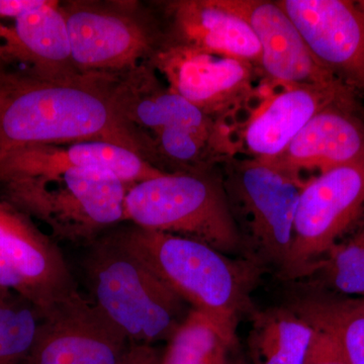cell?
I'll list each match as a JSON object with an SVG mask.
<instances>
[{
  "label": "cell",
  "mask_w": 364,
  "mask_h": 364,
  "mask_svg": "<svg viewBox=\"0 0 364 364\" xmlns=\"http://www.w3.org/2000/svg\"><path fill=\"white\" fill-rule=\"evenodd\" d=\"M26 364H119L130 342L78 291L38 314Z\"/></svg>",
  "instance_id": "10"
},
{
  "label": "cell",
  "mask_w": 364,
  "mask_h": 364,
  "mask_svg": "<svg viewBox=\"0 0 364 364\" xmlns=\"http://www.w3.org/2000/svg\"><path fill=\"white\" fill-rule=\"evenodd\" d=\"M364 153V104L347 100L318 112L279 155L264 160L289 176H318Z\"/></svg>",
  "instance_id": "13"
},
{
  "label": "cell",
  "mask_w": 364,
  "mask_h": 364,
  "mask_svg": "<svg viewBox=\"0 0 364 364\" xmlns=\"http://www.w3.org/2000/svg\"><path fill=\"white\" fill-rule=\"evenodd\" d=\"M303 364H348L334 340L325 333L314 329Z\"/></svg>",
  "instance_id": "25"
},
{
  "label": "cell",
  "mask_w": 364,
  "mask_h": 364,
  "mask_svg": "<svg viewBox=\"0 0 364 364\" xmlns=\"http://www.w3.org/2000/svg\"><path fill=\"white\" fill-rule=\"evenodd\" d=\"M38 325L39 316L31 304L0 289V364H26Z\"/></svg>",
  "instance_id": "24"
},
{
  "label": "cell",
  "mask_w": 364,
  "mask_h": 364,
  "mask_svg": "<svg viewBox=\"0 0 364 364\" xmlns=\"http://www.w3.org/2000/svg\"><path fill=\"white\" fill-rule=\"evenodd\" d=\"M314 56L364 104V0H277Z\"/></svg>",
  "instance_id": "12"
},
{
  "label": "cell",
  "mask_w": 364,
  "mask_h": 364,
  "mask_svg": "<svg viewBox=\"0 0 364 364\" xmlns=\"http://www.w3.org/2000/svg\"><path fill=\"white\" fill-rule=\"evenodd\" d=\"M48 0H0V20H16L37 11Z\"/></svg>",
  "instance_id": "26"
},
{
  "label": "cell",
  "mask_w": 364,
  "mask_h": 364,
  "mask_svg": "<svg viewBox=\"0 0 364 364\" xmlns=\"http://www.w3.org/2000/svg\"><path fill=\"white\" fill-rule=\"evenodd\" d=\"M119 76L26 79L0 107V159L30 146L105 141L152 163L149 140L117 104Z\"/></svg>",
  "instance_id": "1"
},
{
  "label": "cell",
  "mask_w": 364,
  "mask_h": 364,
  "mask_svg": "<svg viewBox=\"0 0 364 364\" xmlns=\"http://www.w3.org/2000/svg\"><path fill=\"white\" fill-rule=\"evenodd\" d=\"M167 342L160 364H228L232 350L214 324L193 309Z\"/></svg>",
  "instance_id": "23"
},
{
  "label": "cell",
  "mask_w": 364,
  "mask_h": 364,
  "mask_svg": "<svg viewBox=\"0 0 364 364\" xmlns=\"http://www.w3.org/2000/svg\"><path fill=\"white\" fill-rule=\"evenodd\" d=\"M301 289L287 306L331 337L348 364H364V298Z\"/></svg>",
  "instance_id": "20"
},
{
  "label": "cell",
  "mask_w": 364,
  "mask_h": 364,
  "mask_svg": "<svg viewBox=\"0 0 364 364\" xmlns=\"http://www.w3.org/2000/svg\"><path fill=\"white\" fill-rule=\"evenodd\" d=\"M232 364H248V363H246V361L244 360V359L239 358V359H237L236 361H234V363Z\"/></svg>",
  "instance_id": "29"
},
{
  "label": "cell",
  "mask_w": 364,
  "mask_h": 364,
  "mask_svg": "<svg viewBox=\"0 0 364 364\" xmlns=\"http://www.w3.org/2000/svg\"><path fill=\"white\" fill-rule=\"evenodd\" d=\"M131 184L97 169H67L0 181L1 200L44 223L53 238L88 245L124 222Z\"/></svg>",
  "instance_id": "4"
},
{
  "label": "cell",
  "mask_w": 364,
  "mask_h": 364,
  "mask_svg": "<svg viewBox=\"0 0 364 364\" xmlns=\"http://www.w3.org/2000/svg\"><path fill=\"white\" fill-rule=\"evenodd\" d=\"M117 100L124 117L150 141L151 149L177 136L196 135L214 141L235 157L229 129L163 86L148 62L119 76Z\"/></svg>",
  "instance_id": "11"
},
{
  "label": "cell",
  "mask_w": 364,
  "mask_h": 364,
  "mask_svg": "<svg viewBox=\"0 0 364 364\" xmlns=\"http://www.w3.org/2000/svg\"><path fill=\"white\" fill-rule=\"evenodd\" d=\"M112 233L191 309L210 321L232 350L241 318L256 310L252 293L264 269L207 244L131 224Z\"/></svg>",
  "instance_id": "2"
},
{
  "label": "cell",
  "mask_w": 364,
  "mask_h": 364,
  "mask_svg": "<svg viewBox=\"0 0 364 364\" xmlns=\"http://www.w3.org/2000/svg\"><path fill=\"white\" fill-rule=\"evenodd\" d=\"M293 284L314 291L364 298V224L335 244Z\"/></svg>",
  "instance_id": "22"
},
{
  "label": "cell",
  "mask_w": 364,
  "mask_h": 364,
  "mask_svg": "<svg viewBox=\"0 0 364 364\" xmlns=\"http://www.w3.org/2000/svg\"><path fill=\"white\" fill-rule=\"evenodd\" d=\"M67 169L102 170L131 186L167 173L124 146L105 141H80L14 151L0 159V181Z\"/></svg>",
  "instance_id": "16"
},
{
  "label": "cell",
  "mask_w": 364,
  "mask_h": 364,
  "mask_svg": "<svg viewBox=\"0 0 364 364\" xmlns=\"http://www.w3.org/2000/svg\"><path fill=\"white\" fill-rule=\"evenodd\" d=\"M26 79L28 78L0 67V107Z\"/></svg>",
  "instance_id": "28"
},
{
  "label": "cell",
  "mask_w": 364,
  "mask_h": 364,
  "mask_svg": "<svg viewBox=\"0 0 364 364\" xmlns=\"http://www.w3.org/2000/svg\"><path fill=\"white\" fill-rule=\"evenodd\" d=\"M88 247L85 260L90 301L130 344L168 341L189 311L112 231Z\"/></svg>",
  "instance_id": "3"
},
{
  "label": "cell",
  "mask_w": 364,
  "mask_h": 364,
  "mask_svg": "<svg viewBox=\"0 0 364 364\" xmlns=\"http://www.w3.org/2000/svg\"><path fill=\"white\" fill-rule=\"evenodd\" d=\"M248 348L252 364H303L314 328L287 306L255 310Z\"/></svg>",
  "instance_id": "21"
},
{
  "label": "cell",
  "mask_w": 364,
  "mask_h": 364,
  "mask_svg": "<svg viewBox=\"0 0 364 364\" xmlns=\"http://www.w3.org/2000/svg\"><path fill=\"white\" fill-rule=\"evenodd\" d=\"M223 166V184L243 257L279 277L291 255L299 198L308 181L258 158L233 157Z\"/></svg>",
  "instance_id": "6"
},
{
  "label": "cell",
  "mask_w": 364,
  "mask_h": 364,
  "mask_svg": "<svg viewBox=\"0 0 364 364\" xmlns=\"http://www.w3.org/2000/svg\"><path fill=\"white\" fill-rule=\"evenodd\" d=\"M225 9L246 21L261 46L264 77L287 85L341 82L314 56L296 25L277 1L220 0Z\"/></svg>",
  "instance_id": "14"
},
{
  "label": "cell",
  "mask_w": 364,
  "mask_h": 364,
  "mask_svg": "<svg viewBox=\"0 0 364 364\" xmlns=\"http://www.w3.org/2000/svg\"><path fill=\"white\" fill-rule=\"evenodd\" d=\"M0 23V62L23 64L26 75L51 80L76 75L72 65L70 45L60 1L45 6L13 20Z\"/></svg>",
  "instance_id": "19"
},
{
  "label": "cell",
  "mask_w": 364,
  "mask_h": 364,
  "mask_svg": "<svg viewBox=\"0 0 364 364\" xmlns=\"http://www.w3.org/2000/svg\"><path fill=\"white\" fill-rule=\"evenodd\" d=\"M78 74L123 75L164 44L157 21L135 1L60 2Z\"/></svg>",
  "instance_id": "7"
},
{
  "label": "cell",
  "mask_w": 364,
  "mask_h": 364,
  "mask_svg": "<svg viewBox=\"0 0 364 364\" xmlns=\"http://www.w3.org/2000/svg\"><path fill=\"white\" fill-rule=\"evenodd\" d=\"M364 224V153L311 177L299 198L291 255L279 279L296 282L335 244Z\"/></svg>",
  "instance_id": "8"
},
{
  "label": "cell",
  "mask_w": 364,
  "mask_h": 364,
  "mask_svg": "<svg viewBox=\"0 0 364 364\" xmlns=\"http://www.w3.org/2000/svg\"><path fill=\"white\" fill-rule=\"evenodd\" d=\"M124 222L243 257L222 174L213 168L167 172L133 184L124 200Z\"/></svg>",
  "instance_id": "5"
},
{
  "label": "cell",
  "mask_w": 364,
  "mask_h": 364,
  "mask_svg": "<svg viewBox=\"0 0 364 364\" xmlns=\"http://www.w3.org/2000/svg\"><path fill=\"white\" fill-rule=\"evenodd\" d=\"M163 4L167 21L163 28L164 44L189 46L242 60L261 71L262 52L252 28L220 0H176Z\"/></svg>",
  "instance_id": "18"
},
{
  "label": "cell",
  "mask_w": 364,
  "mask_h": 364,
  "mask_svg": "<svg viewBox=\"0 0 364 364\" xmlns=\"http://www.w3.org/2000/svg\"><path fill=\"white\" fill-rule=\"evenodd\" d=\"M0 252L25 282L28 301L38 313L78 291L56 241L1 200Z\"/></svg>",
  "instance_id": "15"
},
{
  "label": "cell",
  "mask_w": 364,
  "mask_h": 364,
  "mask_svg": "<svg viewBox=\"0 0 364 364\" xmlns=\"http://www.w3.org/2000/svg\"><path fill=\"white\" fill-rule=\"evenodd\" d=\"M352 100L360 98L342 82L287 85L267 100L244 127L240 152L258 159L277 156L318 112Z\"/></svg>",
  "instance_id": "17"
},
{
  "label": "cell",
  "mask_w": 364,
  "mask_h": 364,
  "mask_svg": "<svg viewBox=\"0 0 364 364\" xmlns=\"http://www.w3.org/2000/svg\"><path fill=\"white\" fill-rule=\"evenodd\" d=\"M161 354L154 345L130 344L119 364H160Z\"/></svg>",
  "instance_id": "27"
},
{
  "label": "cell",
  "mask_w": 364,
  "mask_h": 364,
  "mask_svg": "<svg viewBox=\"0 0 364 364\" xmlns=\"http://www.w3.org/2000/svg\"><path fill=\"white\" fill-rule=\"evenodd\" d=\"M148 63L161 73L170 90L218 121L246 109L256 78L264 77L248 62L167 43Z\"/></svg>",
  "instance_id": "9"
}]
</instances>
